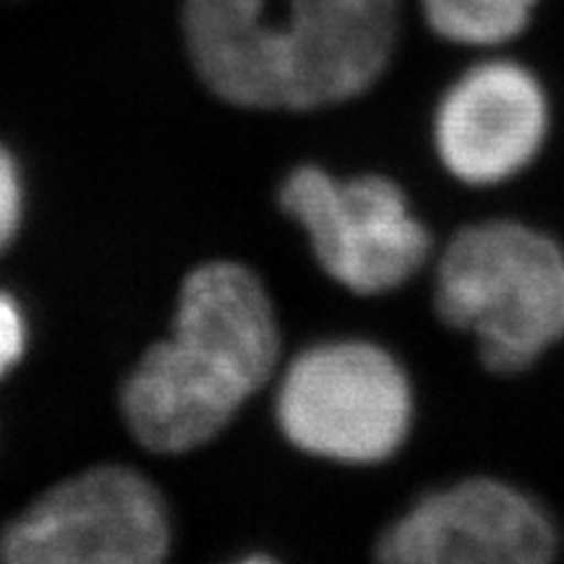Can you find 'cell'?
Instances as JSON below:
<instances>
[{
  "mask_svg": "<svg viewBox=\"0 0 564 564\" xmlns=\"http://www.w3.org/2000/svg\"><path fill=\"white\" fill-rule=\"evenodd\" d=\"M267 0H186L196 74L241 108L314 110L377 84L400 37V0H291L270 24Z\"/></svg>",
  "mask_w": 564,
  "mask_h": 564,
  "instance_id": "6da1fadb",
  "label": "cell"
},
{
  "mask_svg": "<svg viewBox=\"0 0 564 564\" xmlns=\"http://www.w3.org/2000/svg\"><path fill=\"white\" fill-rule=\"evenodd\" d=\"M280 356L274 308L257 274L212 262L181 288L171 340L144 352L123 392L126 419L154 453L202 447L272 377Z\"/></svg>",
  "mask_w": 564,
  "mask_h": 564,
  "instance_id": "7a4b0ae2",
  "label": "cell"
},
{
  "mask_svg": "<svg viewBox=\"0 0 564 564\" xmlns=\"http://www.w3.org/2000/svg\"><path fill=\"white\" fill-rule=\"evenodd\" d=\"M436 314L476 337L486 369L518 373L564 337L562 246L510 220L457 230L436 267Z\"/></svg>",
  "mask_w": 564,
  "mask_h": 564,
  "instance_id": "3957f363",
  "label": "cell"
},
{
  "mask_svg": "<svg viewBox=\"0 0 564 564\" xmlns=\"http://www.w3.org/2000/svg\"><path fill=\"white\" fill-rule=\"evenodd\" d=\"M278 419L303 453L352 465L382 463L411 432L413 390L403 366L379 345L322 343L288 369Z\"/></svg>",
  "mask_w": 564,
  "mask_h": 564,
  "instance_id": "277c9868",
  "label": "cell"
},
{
  "mask_svg": "<svg viewBox=\"0 0 564 564\" xmlns=\"http://www.w3.org/2000/svg\"><path fill=\"white\" fill-rule=\"evenodd\" d=\"M280 204L306 230L324 272L352 293L394 291L432 253L426 225L384 175L340 181L303 165L282 183Z\"/></svg>",
  "mask_w": 564,
  "mask_h": 564,
  "instance_id": "5b68a950",
  "label": "cell"
},
{
  "mask_svg": "<svg viewBox=\"0 0 564 564\" xmlns=\"http://www.w3.org/2000/svg\"><path fill=\"white\" fill-rule=\"evenodd\" d=\"M167 546L158 489L121 465L53 486L0 533V560L9 564H154Z\"/></svg>",
  "mask_w": 564,
  "mask_h": 564,
  "instance_id": "8992f818",
  "label": "cell"
},
{
  "mask_svg": "<svg viewBox=\"0 0 564 564\" xmlns=\"http://www.w3.org/2000/svg\"><path fill=\"white\" fill-rule=\"evenodd\" d=\"M560 535L544 507L510 484L468 478L429 494L379 535L390 564H544Z\"/></svg>",
  "mask_w": 564,
  "mask_h": 564,
  "instance_id": "52a82bcc",
  "label": "cell"
},
{
  "mask_svg": "<svg viewBox=\"0 0 564 564\" xmlns=\"http://www.w3.org/2000/svg\"><path fill=\"white\" fill-rule=\"evenodd\" d=\"M549 102L533 70L514 61L476 63L444 91L434 118L442 165L468 186L523 173L546 141Z\"/></svg>",
  "mask_w": 564,
  "mask_h": 564,
  "instance_id": "ba28073f",
  "label": "cell"
},
{
  "mask_svg": "<svg viewBox=\"0 0 564 564\" xmlns=\"http://www.w3.org/2000/svg\"><path fill=\"white\" fill-rule=\"evenodd\" d=\"M541 0H421L436 37L463 47H499L531 26Z\"/></svg>",
  "mask_w": 564,
  "mask_h": 564,
  "instance_id": "9c48e42d",
  "label": "cell"
},
{
  "mask_svg": "<svg viewBox=\"0 0 564 564\" xmlns=\"http://www.w3.org/2000/svg\"><path fill=\"white\" fill-rule=\"evenodd\" d=\"M21 217V188L11 154L0 147V251L9 246Z\"/></svg>",
  "mask_w": 564,
  "mask_h": 564,
  "instance_id": "30bf717a",
  "label": "cell"
},
{
  "mask_svg": "<svg viewBox=\"0 0 564 564\" xmlns=\"http://www.w3.org/2000/svg\"><path fill=\"white\" fill-rule=\"evenodd\" d=\"M24 350V322L9 295L0 293V377L19 361Z\"/></svg>",
  "mask_w": 564,
  "mask_h": 564,
  "instance_id": "8fae6325",
  "label": "cell"
}]
</instances>
